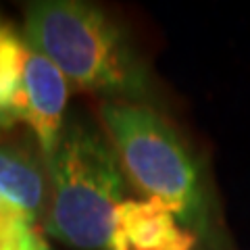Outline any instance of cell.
I'll list each match as a JSON object with an SVG mask.
<instances>
[{
	"instance_id": "obj_1",
	"label": "cell",
	"mask_w": 250,
	"mask_h": 250,
	"mask_svg": "<svg viewBox=\"0 0 250 250\" xmlns=\"http://www.w3.org/2000/svg\"><path fill=\"white\" fill-rule=\"evenodd\" d=\"M100 119L131 184L169 207L198 250H229L207 175L173 125L152 106L119 100H106Z\"/></svg>"
},
{
	"instance_id": "obj_2",
	"label": "cell",
	"mask_w": 250,
	"mask_h": 250,
	"mask_svg": "<svg viewBox=\"0 0 250 250\" xmlns=\"http://www.w3.org/2000/svg\"><path fill=\"white\" fill-rule=\"evenodd\" d=\"M25 44L83 90L119 103L150 106L154 100L152 73L129 34L90 2L42 0L29 4Z\"/></svg>"
},
{
	"instance_id": "obj_3",
	"label": "cell",
	"mask_w": 250,
	"mask_h": 250,
	"mask_svg": "<svg viewBox=\"0 0 250 250\" xmlns=\"http://www.w3.org/2000/svg\"><path fill=\"white\" fill-rule=\"evenodd\" d=\"M48 177L46 233L80 250H111L127 182L108 136L82 117L67 119Z\"/></svg>"
},
{
	"instance_id": "obj_4",
	"label": "cell",
	"mask_w": 250,
	"mask_h": 250,
	"mask_svg": "<svg viewBox=\"0 0 250 250\" xmlns=\"http://www.w3.org/2000/svg\"><path fill=\"white\" fill-rule=\"evenodd\" d=\"M67 77L61 73V69L42 54L27 48L15 117L17 121H27L46 167L50 165L65 125L62 115L67 106Z\"/></svg>"
},
{
	"instance_id": "obj_5",
	"label": "cell",
	"mask_w": 250,
	"mask_h": 250,
	"mask_svg": "<svg viewBox=\"0 0 250 250\" xmlns=\"http://www.w3.org/2000/svg\"><path fill=\"white\" fill-rule=\"evenodd\" d=\"M111 250H198V244L161 200L127 198L117 210Z\"/></svg>"
},
{
	"instance_id": "obj_6",
	"label": "cell",
	"mask_w": 250,
	"mask_h": 250,
	"mask_svg": "<svg viewBox=\"0 0 250 250\" xmlns=\"http://www.w3.org/2000/svg\"><path fill=\"white\" fill-rule=\"evenodd\" d=\"M0 188L40 221L50 202V177L38 144L31 140L0 144Z\"/></svg>"
},
{
	"instance_id": "obj_7",
	"label": "cell",
	"mask_w": 250,
	"mask_h": 250,
	"mask_svg": "<svg viewBox=\"0 0 250 250\" xmlns=\"http://www.w3.org/2000/svg\"><path fill=\"white\" fill-rule=\"evenodd\" d=\"M0 250H50L38 229V219L2 188H0Z\"/></svg>"
},
{
	"instance_id": "obj_8",
	"label": "cell",
	"mask_w": 250,
	"mask_h": 250,
	"mask_svg": "<svg viewBox=\"0 0 250 250\" xmlns=\"http://www.w3.org/2000/svg\"><path fill=\"white\" fill-rule=\"evenodd\" d=\"M13 125H15L13 119H9V117H4V115H0V134H2V131H6L9 127H13Z\"/></svg>"
}]
</instances>
